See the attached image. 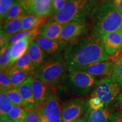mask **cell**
Masks as SVG:
<instances>
[{
  "instance_id": "43",
  "label": "cell",
  "mask_w": 122,
  "mask_h": 122,
  "mask_svg": "<svg viewBox=\"0 0 122 122\" xmlns=\"http://www.w3.org/2000/svg\"><path fill=\"white\" fill-rule=\"evenodd\" d=\"M15 122L13 121V120H11V119H7V120H4V121H2V122Z\"/></svg>"
},
{
  "instance_id": "8",
  "label": "cell",
  "mask_w": 122,
  "mask_h": 122,
  "mask_svg": "<svg viewBox=\"0 0 122 122\" xmlns=\"http://www.w3.org/2000/svg\"><path fill=\"white\" fill-rule=\"evenodd\" d=\"M24 11L29 15L45 19L54 13L53 0H19Z\"/></svg>"
},
{
  "instance_id": "32",
  "label": "cell",
  "mask_w": 122,
  "mask_h": 122,
  "mask_svg": "<svg viewBox=\"0 0 122 122\" xmlns=\"http://www.w3.org/2000/svg\"><path fill=\"white\" fill-rule=\"evenodd\" d=\"M112 75L122 80V55L114 62Z\"/></svg>"
},
{
  "instance_id": "15",
  "label": "cell",
  "mask_w": 122,
  "mask_h": 122,
  "mask_svg": "<svg viewBox=\"0 0 122 122\" xmlns=\"http://www.w3.org/2000/svg\"><path fill=\"white\" fill-rule=\"evenodd\" d=\"M114 62L112 61H103L97 62L85 67L80 71H83L91 75L96 76H109L112 74Z\"/></svg>"
},
{
  "instance_id": "18",
  "label": "cell",
  "mask_w": 122,
  "mask_h": 122,
  "mask_svg": "<svg viewBox=\"0 0 122 122\" xmlns=\"http://www.w3.org/2000/svg\"><path fill=\"white\" fill-rule=\"evenodd\" d=\"M33 40L25 39L11 45V67L27 51L30 44Z\"/></svg>"
},
{
  "instance_id": "36",
  "label": "cell",
  "mask_w": 122,
  "mask_h": 122,
  "mask_svg": "<svg viewBox=\"0 0 122 122\" xmlns=\"http://www.w3.org/2000/svg\"><path fill=\"white\" fill-rule=\"evenodd\" d=\"M54 6V13L60 11L65 7L66 2L64 0H53Z\"/></svg>"
},
{
  "instance_id": "37",
  "label": "cell",
  "mask_w": 122,
  "mask_h": 122,
  "mask_svg": "<svg viewBox=\"0 0 122 122\" xmlns=\"http://www.w3.org/2000/svg\"><path fill=\"white\" fill-rule=\"evenodd\" d=\"M111 122H122V113L114 112L111 113Z\"/></svg>"
},
{
  "instance_id": "25",
  "label": "cell",
  "mask_w": 122,
  "mask_h": 122,
  "mask_svg": "<svg viewBox=\"0 0 122 122\" xmlns=\"http://www.w3.org/2000/svg\"><path fill=\"white\" fill-rule=\"evenodd\" d=\"M11 67V45H9L1 49L0 68L7 72Z\"/></svg>"
},
{
  "instance_id": "30",
  "label": "cell",
  "mask_w": 122,
  "mask_h": 122,
  "mask_svg": "<svg viewBox=\"0 0 122 122\" xmlns=\"http://www.w3.org/2000/svg\"><path fill=\"white\" fill-rule=\"evenodd\" d=\"M0 88L1 91H7L14 88L7 73L6 71H1L0 72Z\"/></svg>"
},
{
  "instance_id": "14",
  "label": "cell",
  "mask_w": 122,
  "mask_h": 122,
  "mask_svg": "<svg viewBox=\"0 0 122 122\" xmlns=\"http://www.w3.org/2000/svg\"><path fill=\"white\" fill-rule=\"evenodd\" d=\"M32 78L33 76H30L18 88L23 102L24 107L30 110L36 109V102L32 86Z\"/></svg>"
},
{
  "instance_id": "31",
  "label": "cell",
  "mask_w": 122,
  "mask_h": 122,
  "mask_svg": "<svg viewBox=\"0 0 122 122\" xmlns=\"http://www.w3.org/2000/svg\"><path fill=\"white\" fill-rule=\"evenodd\" d=\"M14 4V0H0V19L1 24L4 22L7 12Z\"/></svg>"
},
{
  "instance_id": "24",
  "label": "cell",
  "mask_w": 122,
  "mask_h": 122,
  "mask_svg": "<svg viewBox=\"0 0 122 122\" xmlns=\"http://www.w3.org/2000/svg\"><path fill=\"white\" fill-rule=\"evenodd\" d=\"M111 115L109 110L103 107L98 110H91L89 118L93 122H111Z\"/></svg>"
},
{
  "instance_id": "46",
  "label": "cell",
  "mask_w": 122,
  "mask_h": 122,
  "mask_svg": "<svg viewBox=\"0 0 122 122\" xmlns=\"http://www.w3.org/2000/svg\"><path fill=\"white\" fill-rule=\"evenodd\" d=\"M64 1H65V2H67V1H68V0H64Z\"/></svg>"
},
{
  "instance_id": "33",
  "label": "cell",
  "mask_w": 122,
  "mask_h": 122,
  "mask_svg": "<svg viewBox=\"0 0 122 122\" xmlns=\"http://www.w3.org/2000/svg\"><path fill=\"white\" fill-rule=\"evenodd\" d=\"M25 122H40V114L39 109L27 110Z\"/></svg>"
},
{
  "instance_id": "40",
  "label": "cell",
  "mask_w": 122,
  "mask_h": 122,
  "mask_svg": "<svg viewBox=\"0 0 122 122\" xmlns=\"http://www.w3.org/2000/svg\"><path fill=\"white\" fill-rule=\"evenodd\" d=\"M116 7H117V9L119 10V11L122 14V0H121V1H120L119 4Z\"/></svg>"
},
{
  "instance_id": "23",
  "label": "cell",
  "mask_w": 122,
  "mask_h": 122,
  "mask_svg": "<svg viewBox=\"0 0 122 122\" xmlns=\"http://www.w3.org/2000/svg\"><path fill=\"white\" fill-rule=\"evenodd\" d=\"M25 12L19 0H16L14 2L10 10L7 12L5 19L1 24V26L22 15H26V13Z\"/></svg>"
},
{
  "instance_id": "17",
  "label": "cell",
  "mask_w": 122,
  "mask_h": 122,
  "mask_svg": "<svg viewBox=\"0 0 122 122\" xmlns=\"http://www.w3.org/2000/svg\"><path fill=\"white\" fill-rule=\"evenodd\" d=\"M63 24L56 22L43 23L39 27L40 36L51 40H59Z\"/></svg>"
},
{
  "instance_id": "12",
  "label": "cell",
  "mask_w": 122,
  "mask_h": 122,
  "mask_svg": "<svg viewBox=\"0 0 122 122\" xmlns=\"http://www.w3.org/2000/svg\"><path fill=\"white\" fill-rule=\"evenodd\" d=\"M32 86L36 102V109H39L43 106L49 97L52 94L51 89L53 87L42 81L35 79L33 77Z\"/></svg>"
},
{
  "instance_id": "4",
  "label": "cell",
  "mask_w": 122,
  "mask_h": 122,
  "mask_svg": "<svg viewBox=\"0 0 122 122\" xmlns=\"http://www.w3.org/2000/svg\"><path fill=\"white\" fill-rule=\"evenodd\" d=\"M94 76L83 71L65 73L61 79V83L70 94L77 96H85L95 88L97 82Z\"/></svg>"
},
{
  "instance_id": "26",
  "label": "cell",
  "mask_w": 122,
  "mask_h": 122,
  "mask_svg": "<svg viewBox=\"0 0 122 122\" xmlns=\"http://www.w3.org/2000/svg\"><path fill=\"white\" fill-rule=\"evenodd\" d=\"M45 19H41L32 15H25L22 20V30H30L39 28L41 24L43 23Z\"/></svg>"
},
{
  "instance_id": "39",
  "label": "cell",
  "mask_w": 122,
  "mask_h": 122,
  "mask_svg": "<svg viewBox=\"0 0 122 122\" xmlns=\"http://www.w3.org/2000/svg\"><path fill=\"white\" fill-rule=\"evenodd\" d=\"M40 114V122H50L48 120V119L46 118V117H45V115H44L43 112H41L39 110Z\"/></svg>"
},
{
  "instance_id": "34",
  "label": "cell",
  "mask_w": 122,
  "mask_h": 122,
  "mask_svg": "<svg viewBox=\"0 0 122 122\" xmlns=\"http://www.w3.org/2000/svg\"><path fill=\"white\" fill-rule=\"evenodd\" d=\"M88 105L91 110H98L104 107V103L100 99L96 97H92L88 101Z\"/></svg>"
},
{
  "instance_id": "16",
  "label": "cell",
  "mask_w": 122,
  "mask_h": 122,
  "mask_svg": "<svg viewBox=\"0 0 122 122\" xmlns=\"http://www.w3.org/2000/svg\"><path fill=\"white\" fill-rule=\"evenodd\" d=\"M27 52L36 70L50 58L49 55L39 46L34 40L30 41Z\"/></svg>"
},
{
  "instance_id": "22",
  "label": "cell",
  "mask_w": 122,
  "mask_h": 122,
  "mask_svg": "<svg viewBox=\"0 0 122 122\" xmlns=\"http://www.w3.org/2000/svg\"><path fill=\"white\" fill-rule=\"evenodd\" d=\"M14 66L16 68L28 73L32 76L34 75L35 71H36L32 62L27 52L23 55L22 57L15 62Z\"/></svg>"
},
{
  "instance_id": "35",
  "label": "cell",
  "mask_w": 122,
  "mask_h": 122,
  "mask_svg": "<svg viewBox=\"0 0 122 122\" xmlns=\"http://www.w3.org/2000/svg\"><path fill=\"white\" fill-rule=\"evenodd\" d=\"M11 36L1 30L0 32V48L2 49L10 45Z\"/></svg>"
},
{
  "instance_id": "3",
  "label": "cell",
  "mask_w": 122,
  "mask_h": 122,
  "mask_svg": "<svg viewBox=\"0 0 122 122\" xmlns=\"http://www.w3.org/2000/svg\"><path fill=\"white\" fill-rule=\"evenodd\" d=\"M98 0H68L60 11L53 13L46 22L65 24L70 22H87Z\"/></svg>"
},
{
  "instance_id": "42",
  "label": "cell",
  "mask_w": 122,
  "mask_h": 122,
  "mask_svg": "<svg viewBox=\"0 0 122 122\" xmlns=\"http://www.w3.org/2000/svg\"><path fill=\"white\" fill-rule=\"evenodd\" d=\"M120 1H121V0H112V4H113L115 7H117V6L118 5Z\"/></svg>"
},
{
  "instance_id": "28",
  "label": "cell",
  "mask_w": 122,
  "mask_h": 122,
  "mask_svg": "<svg viewBox=\"0 0 122 122\" xmlns=\"http://www.w3.org/2000/svg\"><path fill=\"white\" fill-rule=\"evenodd\" d=\"M27 109L23 107L14 105L11 111L9 114L8 119L15 122H25Z\"/></svg>"
},
{
  "instance_id": "9",
  "label": "cell",
  "mask_w": 122,
  "mask_h": 122,
  "mask_svg": "<svg viewBox=\"0 0 122 122\" xmlns=\"http://www.w3.org/2000/svg\"><path fill=\"white\" fill-rule=\"evenodd\" d=\"M91 30L89 22H73L63 24L59 40L71 42L86 36Z\"/></svg>"
},
{
  "instance_id": "6",
  "label": "cell",
  "mask_w": 122,
  "mask_h": 122,
  "mask_svg": "<svg viewBox=\"0 0 122 122\" xmlns=\"http://www.w3.org/2000/svg\"><path fill=\"white\" fill-rule=\"evenodd\" d=\"M122 91V80L111 75L97 81L92 97L100 99L107 106L118 100Z\"/></svg>"
},
{
  "instance_id": "11",
  "label": "cell",
  "mask_w": 122,
  "mask_h": 122,
  "mask_svg": "<svg viewBox=\"0 0 122 122\" xmlns=\"http://www.w3.org/2000/svg\"><path fill=\"white\" fill-rule=\"evenodd\" d=\"M34 40L40 47L48 55L61 54L66 51L69 46L68 42L59 40H51L46 39L38 35Z\"/></svg>"
},
{
  "instance_id": "45",
  "label": "cell",
  "mask_w": 122,
  "mask_h": 122,
  "mask_svg": "<svg viewBox=\"0 0 122 122\" xmlns=\"http://www.w3.org/2000/svg\"><path fill=\"white\" fill-rule=\"evenodd\" d=\"M93 122L92 121V120L91 119H90V118L89 117V119H88L87 122Z\"/></svg>"
},
{
  "instance_id": "10",
  "label": "cell",
  "mask_w": 122,
  "mask_h": 122,
  "mask_svg": "<svg viewBox=\"0 0 122 122\" xmlns=\"http://www.w3.org/2000/svg\"><path fill=\"white\" fill-rule=\"evenodd\" d=\"M39 110L50 122H62V108L59 98L55 94H51Z\"/></svg>"
},
{
  "instance_id": "2",
  "label": "cell",
  "mask_w": 122,
  "mask_h": 122,
  "mask_svg": "<svg viewBox=\"0 0 122 122\" xmlns=\"http://www.w3.org/2000/svg\"><path fill=\"white\" fill-rule=\"evenodd\" d=\"M90 19L92 36L100 40L105 35L119 30L122 25V14L109 2L96 5Z\"/></svg>"
},
{
  "instance_id": "20",
  "label": "cell",
  "mask_w": 122,
  "mask_h": 122,
  "mask_svg": "<svg viewBox=\"0 0 122 122\" xmlns=\"http://www.w3.org/2000/svg\"><path fill=\"white\" fill-rule=\"evenodd\" d=\"M14 105L8 98L5 91H0V119L1 122L8 119L9 114Z\"/></svg>"
},
{
  "instance_id": "13",
  "label": "cell",
  "mask_w": 122,
  "mask_h": 122,
  "mask_svg": "<svg viewBox=\"0 0 122 122\" xmlns=\"http://www.w3.org/2000/svg\"><path fill=\"white\" fill-rule=\"evenodd\" d=\"M103 48L108 56H112L122 48V35L119 30L105 35L101 39Z\"/></svg>"
},
{
  "instance_id": "1",
  "label": "cell",
  "mask_w": 122,
  "mask_h": 122,
  "mask_svg": "<svg viewBox=\"0 0 122 122\" xmlns=\"http://www.w3.org/2000/svg\"><path fill=\"white\" fill-rule=\"evenodd\" d=\"M63 58L68 72L80 70L91 64L110 59L101 40L92 36L70 42Z\"/></svg>"
},
{
  "instance_id": "27",
  "label": "cell",
  "mask_w": 122,
  "mask_h": 122,
  "mask_svg": "<svg viewBox=\"0 0 122 122\" xmlns=\"http://www.w3.org/2000/svg\"><path fill=\"white\" fill-rule=\"evenodd\" d=\"M38 35H39V28L30 30L20 31L11 36L10 45H13L14 44L17 43L19 41L25 39H31L33 40Z\"/></svg>"
},
{
  "instance_id": "38",
  "label": "cell",
  "mask_w": 122,
  "mask_h": 122,
  "mask_svg": "<svg viewBox=\"0 0 122 122\" xmlns=\"http://www.w3.org/2000/svg\"><path fill=\"white\" fill-rule=\"evenodd\" d=\"M91 109H90L84 115V117H81V118H80L79 119H76L75 120H74V121L71 122H87L88 119H89L90 112H91Z\"/></svg>"
},
{
  "instance_id": "19",
  "label": "cell",
  "mask_w": 122,
  "mask_h": 122,
  "mask_svg": "<svg viewBox=\"0 0 122 122\" xmlns=\"http://www.w3.org/2000/svg\"><path fill=\"white\" fill-rule=\"evenodd\" d=\"M14 88L18 89L21 84L31 76L30 74L16 68L14 66L7 71Z\"/></svg>"
},
{
  "instance_id": "44",
  "label": "cell",
  "mask_w": 122,
  "mask_h": 122,
  "mask_svg": "<svg viewBox=\"0 0 122 122\" xmlns=\"http://www.w3.org/2000/svg\"><path fill=\"white\" fill-rule=\"evenodd\" d=\"M119 32H120V33H121L122 35V27H120V30H119Z\"/></svg>"
},
{
  "instance_id": "21",
  "label": "cell",
  "mask_w": 122,
  "mask_h": 122,
  "mask_svg": "<svg viewBox=\"0 0 122 122\" xmlns=\"http://www.w3.org/2000/svg\"><path fill=\"white\" fill-rule=\"evenodd\" d=\"M25 15H22L16 19L4 24L1 26V30L10 36H13L22 30V20Z\"/></svg>"
},
{
  "instance_id": "5",
  "label": "cell",
  "mask_w": 122,
  "mask_h": 122,
  "mask_svg": "<svg viewBox=\"0 0 122 122\" xmlns=\"http://www.w3.org/2000/svg\"><path fill=\"white\" fill-rule=\"evenodd\" d=\"M67 70L61 54L53 55L49 60L35 71L33 77L48 84L51 87L57 86L61 77Z\"/></svg>"
},
{
  "instance_id": "7",
  "label": "cell",
  "mask_w": 122,
  "mask_h": 122,
  "mask_svg": "<svg viewBox=\"0 0 122 122\" xmlns=\"http://www.w3.org/2000/svg\"><path fill=\"white\" fill-rule=\"evenodd\" d=\"M90 108L88 101L82 98L70 99L62 107V122H71L85 115Z\"/></svg>"
},
{
  "instance_id": "41",
  "label": "cell",
  "mask_w": 122,
  "mask_h": 122,
  "mask_svg": "<svg viewBox=\"0 0 122 122\" xmlns=\"http://www.w3.org/2000/svg\"><path fill=\"white\" fill-rule=\"evenodd\" d=\"M118 101H119V103L120 108H121L122 110V92L121 93V94H120L119 97Z\"/></svg>"
},
{
  "instance_id": "29",
  "label": "cell",
  "mask_w": 122,
  "mask_h": 122,
  "mask_svg": "<svg viewBox=\"0 0 122 122\" xmlns=\"http://www.w3.org/2000/svg\"><path fill=\"white\" fill-rule=\"evenodd\" d=\"M5 92L14 105L24 107L23 102L18 89L13 88L9 91H5Z\"/></svg>"
}]
</instances>
